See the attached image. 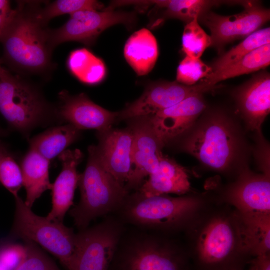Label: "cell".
<instances>
[{
  "label": "cell",
  "instance_id": "d4e9b609",
  "mask_svg": "<svg viewBox=\"0 0 270 270\" xmlns=\"http://www.w3.org/2000/svg\"><path fill=\"white\" fill-rule=\"evenodd\" d=\"M80 136V130L70 124L47 130L30 139V148L50 161L58 156Z\"/></svg>",
  "mask_w": 270,
  "mask_h": 270
},
{
  "label": "cell",
  "instance_id": "d590c367",
  "mask_svg": "<svg viewBox=\"0 0 270 270\" xmlns=\"http://www.w3.org/2000/svg\"><path fill=\"white\" fill-rule=\"evenodd\" d=\"M248 264L249 270H270V254L254 257Z\"/></svg>",
  "mask_w": 270,
  "mask_h": 270
},
{
  "label": "cell",
  "instance_id": "6da1fadb",
  "mask_svg": "<svg viewBox=\"0 0 270 270\" xmlns=\"http://www.w3.org/2000/svg\"><path fill=\"white\" fill-rule=\"evenodd\" d=\"M196 270H242L247 252L235 210L213 198L183 232Z\"/></svg>",
  "mask_w": 270,
  "mask_h": 270
},
{
  "label": "cell",
  "instance_id": "e0dca14e",
  "mask_svg": "<svg viewBox=\"0 0 270 270\" xmlns=\"http://www.w3.org/2000/svg\"><path fill=\"white\" fill-rule=\"evenodd\" d=\"M98 138L96 147L102 164L117 181L125 186L134 169L131 128L98 132Z\"/></svg>",
  "mask_w": 270,
  "mask_h": 270
},
{
  "label": "cell",
  "instance_id": "277c9868",
  "mask_svg": "<svg viewBox=\"0 0 270 270\" xmlns=\"http://www.w3.org/2000/svg\"><path fill=\"white\" fill-rule=\"evenodd\" d=\"M212 198L207 194L145 196L136 191L127 195L113 214L126 226L176 236L183 232Z\"/></svg>",
  "mask_w": 270,
  "mask_h": 270
},
{
  "label": "cell",
  "instance_id": "8d00e7d4",
  "mask_svg": "<svg viewBox=\"0 0 270 270\" xmlns=\"http://www.w3.org/2000/svg\"><path fill=\"white\" fill-rule=\"evenodd\" d=\"M8 152L6 146L0 142V162L3 157Z\"/></svg>",
  "mask_w": 270,
  "mask_h": 270
},
{
  "label": "cell",
  "instance_id": "484cf974",
  "mask_svg": "<svg viewBox=\"0 0 270 270\" xmlns=\"http://www.w3.org/2000/svg\"><path fill=\"white\" fill-rule=\"evenodd\" d=\"M270 64V44L263 45L252 51L236 62L222 70L208 74L200 80L216 86L220 81L264 68Z\"/></svg>",
  "mask_w": 270,
  "mask_h": 270
},
{
  "label": "cell",
  "instance_id": "ab89813d",
  "mask_svg": "<svg viewBox=\"0 0 270 270\" xmlns=\"http://www.w3.org/2000/svg\"><path fill=\"white\" fill-rule=\"evenodd\" d=\"M0 270H6L4 268H3L2 266H0Z\"/></svg>",
  "mask_w": 270,
  "mask_h": 270
},
{
  "label": "cell",
  "instance_id": "1f68e13d",
  "mask_svg": "<svg viewBox=\"0 0 270 270\" xmlns=\"http://www.w3.org/2000/svg\"><path fill=\"white\" fill-rule=\"evenodd\" d=\"M211 72L210 66L206 64L200 58L186 56L178 67L176 82L185 85L192 86Z\"/></svg>",
  "mask_w": 270,
  "mask_h": 270
},
{
  "label": "cell",
  "instance_id": "2e32d148",
  "mask_svg": "<svg viewBox=\"0 0 270 270\" xmlns=\"http://www.w3.org/2000/svg\"><path fill=\"white\" fill-rule=\"evenodd\" d=\"M207 108L203 94L188 98L177 104L146 117L164 146L180 138Z\"/></svg>",
  "mask_w": 270,
  "mask_h": 270
},
{
  "label": "cell",
  "instance_id": "7c38bea8",
  "mask_svg": "<svg viewBox=\"0 0 270 270\" xmlns=\"http://www.w3.org/2000/svg\"><path fill=\"white\" fill-rule=\"evenodd\" d=\"M214 196L240 213H270V173H256L246 165Z\"/></svg>",
  "mask_w": 270,
  "mask_h": 270
},
{
  "label": "cell",
  "instance_id": "3957f363",
  "mask_svg": "<svg viewBox=\"0 0 270 270\" xmlns=\"http://www.w3.org/2000/svg\"><path fill=\"white\" fill-rule=\"evenodd\" d=\"M0 37L4 59L17 71L42 74L54 68L50 30L42 18V2L18 1Z\"/></svg>",
  "mask_w": 270,
  "mask_h": 270
},
{
  "label": "cell",
  "instance_id": "ac0fdd59",
  "mask_svg": "<svg viewBox=\"0 0 270 270\" xmlns=\"http://www.w3.org/2000/svg\"><path fill=\"white\" fill-rule=\"evenodd\" d=\"M240 117L246 128L256 134L270 111V76L268 72L258 74L236 88L233 92Z\"/></svg>",
  "mask_w": 270,
  "mask_h": 270
},
{
  "label": "cell",
  "instance_id": "44dd1931",
  "mask_svg": "<svg viewBox=\"0 0 270 270\" xmlns=\"http://www.w3.org/2000/svg\"><path fill=\"white\" fill-rule=\"evenodd\" d=\"M235 212L244 246L250 256L270 254V213Z\"/></svg>",
  "mask_w": 270,
  "mask_h": 270
},
{
  "label": "cell",
  "instance_id": "d6986e66",
  "mask_svg": "<svg viewBox=\"0 0 270 270\" xmlns=\"http://www.w3.org/2000/svg\"><path fill=\"white\" fill-rule=\"evenodd\" d=\"M82 157V152L78 149L66 150L58 156L62 168L52 184V208L46 216L48 220L62 222L66 212L72 205L80 176L77 166Z\"/></svg>",
  "mask_w": 270,
  "mask_h": 270
},
{
  "label": "cell",
  "instance_id": "d6a6232c",
  "mask_svg": "<svg viewBox=\"0 0 270 270\" xmlns=\"http://www.w3.org/2000/svg\"><path fill=\"white\" fill-rule=\"evenodd\" d=\"M0 182L14 196L23 186L20 167L10 154H6L0 162Z\"/></svg>",
  "mask_w": 270,
  "mask_h": 270
},
{
  "label": "cell",
  "instance_id": "9c48e42d",
  "mask_svg": "<svg viewBox=\"0 0 270 270\" xmlns=\"http://www.w3.org/2000/svg\"><path fill=\"white\" fill-rule=\"evenodd\" d=\"M126 228L117 216L110 214L98 224L79 230L68 270H108Z\"/></svg>",
  "mask_w": 270,
  "mask_h": 270
},
{
  "label": "cell",
  "instance_id": "cb8c5ba5",
  "mask_svg": "<svg viewBox=\"0 0 270 270\" xmlns=\"http://www.w3.org/2000/svg\"><path fill=\"white\" fill-rule=\"evenodd\" d=\"M232 2L208 0H132L130 4L142 7L154 5L157 9L162 10V18H174L188 24L209 11L213 6Z\"/></svg>",
  "mask_w": 270,
  "mask_h": 270
},
{
  "label": "cell",
  "instance_id": "30bf717a",
  "mask_svg": "<svg viewBox=\"0 0 270 270\" xmlns=\"http://www.w3.org/2000/svg\"><path fill=\"white\" fill-rule=\"evenodd\" d=\"M134 13L114 10L107 8L102 11L85 10L70 15L60 27L50 30L52 46L65 42H78L88 46L94 44L98 36L106 28L116 24L131 28L136 22Z\"/></svg>",
  "mask_w": 270,
  "mask_h": 270
},
{
  "label": "cell",
  "instance_id": "60d3db41",
  "mask_svg": "<svg viewBox=\"0 0 270 270\" xmlns=\"http://www.w3.org/2000/svg\"></svg>",
  "mask_w": 270,
  "mask_h": 270
},
{
  "label": "cell",
  "instance_id": "836d02e7",
  "mask_svg": "<svg viewBox=\"0 0 270 270\" xmlns=\"http://www.w3.org/2000/svg\"><path fill=\"white\" fill-rule=\"evenodd\" d=\"M24 247L12 245L0 250V266L6 270H14L22 260Z\"/></svg>",
  "mask_w": 270,
  "mask_h": 270
},
{
  "label": "cell",
  "instance_id": "5b68a950",
  "mask_svg": "<svg viewBox=\"0 0 270 270\" xmlns=\"http://www.w3.org/2000/svg\"><path fill=\"white\" fill-rule=\"evenodd\" d=\"M131 228L118 243L113 270H189L186 248L174 236Z\"/></svg>",
  "mask_w": 270,
  "mask_h": 270
},
{
  "label": "cell",
  "instance_id": "52a82bcc",
  "mask_svg": "<svg viewBox=\"0 0 270 270\" xmlns=\"http://www.w3.org/2000/svg\"><path fill=\"white\" fill-rule=\"evenodd\" d=\"M0 113L12 128L26 137L35 128L58 120L56 106L38 86L11 74L0 80Z\"/></svg>",
  "mask_w": 270,
  "mask_h": 270
},
{
  "label": "cell",
  "instance_id": "f1b7e54d",
  "mask_svg": "<svg viewBox=\"0 0 270 270\" xmlns=\"http://www.w3.org/2000/svg\"><path fill=\"white\" fill-rule=\"evenodd\" d=\"M100 2L94 0H56L47 2L41 6L40 15L48 24L52 18L66 14L70 15L76 12L85 10H100L104 8Z\"/></svg>",
  "mask_w": 270,
  "mask_h": 270
},
{
  "label": "cell",
  "instance_id": "7402d4cb",
  "mask_svg": "<svg viewBox=\"0 0 270 270\" xmlns=\"http://www.w3.org/2000/svg\"><path fill=\"white\" fill-rule=\"evenodd\" d=\"M49 166V160L30 148L22 159L20 167L26 191L24 202L30 208L44 191L52 188Z\"/></svg>",
  "mask_w": 270,
  "mask_h": 270
},
{
  "label": "cell",
  "instance_id": "603a6c76",
  "mask_svg": "<svg viewBox=\"0 0 270 270\" xmlns=\"http://www.w3.org/2000/svg\"><path fill=\"white\" fill-rule=\"evenodd\" d=\"M124 58L138 76L148 74L154 66L158 55L156 38L143 28L133 33L124 47Z\"/></svg>",
  "mask_w": 270,
  "mask_h": 270
},
{
  "label": "cell",
  "instance_id": "9a60e30c",
  "mask_svg": "<svg viewBox=\"0 0 270 270\" xmlns=\"http://www.w3.org/2000/svg\"><path fill=\"white\" fill-rule=\"evenodd\" d=\"M56 106L58 120L68 122L80 130L95 129L98 132L110 130L118 120V112L109 111L96 104L84 93L72 96L66 90L58 94Z\"/></svg>",
  "mask_w": 270,
  "mask_h": 270
},
{
  "label": "cell",
  "instance_id": "f35d334b",
  "mask_svg": "<svg viewBox=\"0 0 270 270\" xmlns=\"http://www.w3.org/2000/svg\"><path fill=\"white\" fill-rule=\"evenodd\" d=\"M6 134V132L0 127V137L5 136Z\"/></svg>",
  "mask_w": 270,
  "mask_h": 270
},
{
  "label": "cell",
  "instance_id": "8992f818",
  "mask_svg": "<svg viewBox=\"0 0 270 270\" xmlns=\"http://www.w3.org/2000/svg\"><path fill=\"white\" fill-rule=\"evenodd\" d=\"M88 152L86 168L78 182L80 200L70 212L79 230L98 217L114 214L130 193L104 166L96 146H90Z\"/></svg>",
  "mask_w": 270,
  "mask_h": 270
},
{
  "label": "cell",
  "instance_id": "ba28073f",
  "mask_svg": "<svg viewBox=\"0 0 270 270\" xmlns=\"http://www.w3.org/2000/svg\"><path fill=\"white\" fill-rule=\"evenodd\" d=\"M15 198L13 236L34 242L56 256L68 269L75 247L76 234L62 222L34 213L19 196Z\"/></svg>",
  "mask_w": 270,
  "mask_h": 270
},
{
  "label": "cell",
  "instance_id": "4dcf8cb0",
  "mask_svg": "<svg viewBox=\"0 0 270 270\" xmlns=\"http://www.w3.org/2000/svg\"><path fill=\"white\" fill-rule=\"evenodd\" d=\"M24 255L14 270H60L33 242L26 240Z\"/></svg>",
  "mask_w": 270,
  "mask_h": 270
},
{
  "label": "cell",
  "instance_id": "74e56055",
  "mask_svg": "<svg viewBox=\"0 0 270 270\" xmlns=\"http://www.w3.org/2000/svg\"><path fill=\"white\" fill-rule=\"evenodd\" d=\"M10 74L4 69L0 64V80L7 78Z\"/></svg>",
  "mask_w": 270,
  "mask_h": 270
},
{
  "label": "cell",
  "instance_id": "83f0119b",
  "mask_svg": "<svg viewBox=\"0 0 270 270\" xmlns=\"http://www.w3.org/2000/svg\"><path fill=\"white\" fill-rule=\"evenodd\" d=\"M268 44H270V28L258 30L216 59L210 66L212 68L210 73L222 70L239 60L254 50Z\"/></svg>",
  "mask_w": 270,
  "mask_h": 270
},
{
  "label": "cell",
  "instance_id": "7a4b0ae2",
  "mask_svg": "<svg viewBox=\"0 0 270 270\" xmlns=\"http://www.w3.org/2000/svg\"><path fill=\"white\" fill-rule=\"evenodd\" d=\"M181 150L205 168L233 180L248 165L250 148L236 116L223 108H207L178 140Z\"/></svg>",
  "mask_w": 270,
  "mask_h": 270
},
{
  "label": "cell",
  "instance_id": "8fae6325",
  "mask_svg": "<svg viewBox=\"0 0 270 270\" xmlns=\"http://www.w3.org/2000/svg\"><path fill=\"white\" fill-rule=\"evenodd\" d=\"M242 6L244 9L239 14L226 16L209 10L198 18L210 30V46L220 52L226 44L248 36L270 20V10L258 2L244 1Z\"/></svg>",
  "mask_w": 270,
  "mask_h": 270
},
{
  "label": "cell",
  "instance_id": "ffe728a7",
  "mask_svg": "<svg viewBox=\"0 0 270 270\" xmlns=\"http://www.w3.org/2000/svg\"><path fill=\"white\" fill-rule=\"evenodd\" d=\"M136 190L145 196L168 194L184 195L190 190L187 170L174 160L162 154L157 169Z\"/></svg>",
  "mask_w": 270,
  "mask_h": 270
},
{
  "label": "cell",
  "instance_id": "5bb4252c",
  "mask_svg": "<svg viewBox=\"0 0 270 270\" xmlns=\"http://www.w3.org/2000/svg\"><path fill=\"white\" fill-rule=\"evenodd\" d=\"M130 126L133 132L132 160L134 169L132 175L125 184L130 192L136 191L146 176L158 168L164 146L159 139L146 117L134 118Z\"/></svg>",
  "mask_w": 270,
  "mask_h": 270
},
{
  "label": "cell",
  "instance_id": "4316f807",
  "mask_svg": "<svg viewBox=\"0 0 270 270\" xmlns=\"http://www.w3.org/2000/svg\"><path fill=\"white\" fill-rule=\"evenodd\" d=\"M66 66L75 78L88 85L100 82L106 75L104 62L86 48L72 51L68 58Z\"/></svg>",
  "mask_w": 270,
  "mask_h": 270
},
{
  "label": "cell",
  "instance_id": "e575fe53",
  "mask_svg": "<svg viewBox=\"0 0 270 270\" xmlns=\"http://www.w3.org/2000/svg\"><path fill=\"white\" fill-rule=\"evenodd\" d=\"M14 10L12 8L10 1L0 0V37L12 17Z\"/></svg>",
  "mask_w": 270,
  "mask_h": 270
},
{
  "label": "cell",
  "instance_id": "4fadbf2b",
  "mask_svg": "<svg viewBox=\"0 0 270 270\" xmlns=\"http://www.w3.org/2000/svg\"><path fill=\"white\" fill-rule=\"evenodd\" d=\"M215 86L202 82L187 86L177 82L160 81L150 84L141 96L118 112V120L148 116L172 106L196 94L212 90Z\"/></svg>",
  "mask_w": 270,
  "mask_h": 270
},
{
  "label": "cell",
  "instance_id": "f546056e",
  "mask_svg": "<svg viewBox=\"0 0 270 270\" xmlns=\"http://www.w3.org/2000/svg\"><path fill=\"white\" fill-rule=\"evenodd\" d=\"M211 43L210 36L199 25L198 18L186 24L182 36V50L186 56L200 58Z\"/></svg>",
  "mask_w": 270,
  "mask_h": 270
}]
</instances>
